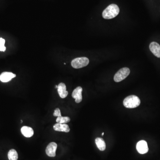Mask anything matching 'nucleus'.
<instances>
[{
  "label": "nucleus",
  "instance_id": "obj_1",
  "mask_svg": "<svg viewBox=\"0 0 160 160\" xmlns=\"http://www.w3.org/2000/svg\"><path fill=\"white\" fill-rule=\"evenodd\" d=\"M120 9L116 4L109 5L102 13V17L106 19H111L115 18L119 14Z\"/></svg>",
  "mask_w": 160,
  "mask_h": 160
},
{
  "label": "nucleus",
  "instance_id": "obj_2",
  "mask_svg": "<svg viewBox=\"0 0 160 160\" xmlns=\"http://www.w3.org/2000/svg\"><path fill=\"white\" fill-rule=\"evenodd\" d=\"M141 103L139 97L135 95H130L124 100L123 105L125 107L133 109L138 107Z\"/></svg>",
  "mask_w": 160,
  "mask_h": 160
},
{
  "label": "nucleus",
  "instance_id": "obj_3",
  "mask_svg": "<svg viewBox=\"0 0 160 160\" xmlns=\"http://www.w3.org/2000/svg\"><path fill=\"white\" fill-rule=\"evenodd\" d=\"M89 62V59L87 57H78L73 60L71 62V65L75 69H80L87 66Z\"/></svg>",
  "mask_w": 160,
  "mask_h": 160
},
{
  "label": "nucleus",
  "instance_id": "obj_4",
  "mask_svg": "<svg viewBox=\"0 0 160 160\" xmlns=\"http://www.w3.org/2000/svg\"><path fill=\"white\" fill-rule=\"evenodd\" d=\"M130 70L127 67H124L120 69L115 74L114 77V80L116 82H119L126 78L130 73Z\"/></svg>",
  "mask_w": 160,
  "mask_h": 160
},
{
  "label": "nucleus",
  "instance_id": "obj_5",
  "mask_svg": "<svg viewBox=\"0 0 160 160\" xmlns=\"http://www.w3.org/2000/svg\"><path fill=\"white\" fill-rule=\"evenodd\" d=\"M57 149V144L55 142L50 143L45 149L46 154L50 157H54L56 156V151Z\"/></svg>",
  "mask_w": 160,
  "mask_h": 160
},
{
  "label": "nucleus",
  "instance_id": "obj_6",
  "mask_svg": "<svg viewBox=\"0 0 160 160\" xmlns=\"http://www.w3.org/2000/svg\"><path fill=\"white\" fill-rule=\"evenodd\" d=\"M82 88L80 87H77L73 92L72 96L75 99V102L77 103H80L82 101Z\"/></svg>",
  "mask_w": 160,
  "mask_h": 160
},
{
  "label": "nucleus",
  "instance_id": "obj_7",
  "mask_svg": "<svg viewBox=\"0 0 160 160\" xmlns=\"http://www.w3.org/2000/svg\"><path fill=\"white\" fill-rule=\"evenodd\" d=\"M137 150L140 154H145L147 153L149 150L147 143L145 141H141L138 142L137 144Z\"/></svg>",
  "mask_w": 160,
  "mask_h": 160
},
{
  "label": "nucleus",
  "instance_id": "obj_8",
  "mask_svg": "<svg viewBox=\"0 0 160 160\" xmlns=\"http://www.w3.org/2000/svg\"><path fill=\"white\" fill-rule=\"evenodd\" d=\"M149 49L157 57L160 58V45L156 42H152L149 45Z\"/></svg>",
  "mask_w": 160,
  "mask_h": 160
},
{
  "label": "nucleus",
  "instance_id": "obj_9",
  "mask_svg": "<svg viewBox=\"0 0 160 160\" xmlns=\"http://www.w3.org/2000/svg\"><path fill=\"white\" fill-rule=\"evenodd\" d=\"M15 74L11 72H3L0 75V80L3 82H7L10 81L12 78L16 77Z\"/></svg>",
  "mask_w": 160,
  "mask_h": 160
},
{
  "label": "nucleus",
  "instance_id": "obj_10",
  "mask_svg": "<svg viewBox=\"0 0 160 160\" xmlns=\"http://www.w3.org/2000/svg\"><path fill=\"white\" fill-rule=\"evenodd\" d=\"M58 94L61 98H66L68 94V92L66 90V85L64 83H60L59 84L57 88Z\"/></svg>",
  "mask_w": 160,
  "mask_h": 160
},
{
  "label": "nucleus",
  "instance_id": "obj_11",
  "mask_svg": "<svg viewBox=\"0 0 160 160\" xmlns=\"http://www.w3.org/2000/svg\"><path fill=\"white\" fill-rule=\"evenodd\" d=\"M54 129L55 131L64 132H68L70 131V128L69 126L66 124L57 123L54 126Z\"/></svg>",
  "mask_w": 160,
  "mask_h": 160
},
{
  "label": "nucleus",
  "instance_id": "obj_12",
  "mask_svg": "<svg viewBox=\"0 0 160 160\" xmlns=\"http://www.w3.org/2000/svg\"><path fill=\"white\" fill-rule=\"evenodd\" d=\"M21 132L23 135L26 138H30L32 137L34 134L33 129L28 126L22 127L21 128Z\"/></svg>",
  "mask_w": 160,
  "mask_h": 160
},
{
  "label": "nucleus",
  "instance_id": "obj_13",
  "mask_svg": "<svg viewBox=\"0 0 160 160\" xmlns=\"http://www.w3.org/2000/svg\"><path fill=\"white\" fill-rule=\"evenodd\" d=\"M95 143L99 150H101V151H104L106 149V143L102 138H96L95 139Z\"/></svg>",
  "mask_w": 160,
  "mask_h": 160
},
{
  "label": "nucleus",
  "instance_id": "obj_14",
  "mask_svg": "<svg viewBox=\"0 0 160 160\" xmlns=\"http://www.w3.org/2000/svg\"><path fill=\"white\" fill-rule=\"evenodd\" d=\"M8 157L9 160H17L18 156L17 151L14 149H10L8 154Z\"/></svg>",
  "mask_w": 160,
  "mask_h": 160
},
{
  "label": "nucleus",
  "instance_id": "obj_15",
  "mask_svg": "<svg viewBox=\"0 0 160 160\" xmlns=\"http://www.w3.org/2000/svg\"><path fill=\"white\" fill-rule=\"evenodd\" d=\"M70 121V118L68 116H58L56 119L57 123L66 124Z\"/></svg>",
  "mask_w": 160,
  "mask_h": 160
},
{
  "label": "nucleus",
  "instance_id": "obj_16",
  "mask_svg": "<svg viewBox=\"0 0 160 160\" xmlns=\"http://www.w3.org/2000/svg\"><path fill=\"white\" fill-rule=\"evenodd\" d=\"M5 40L2 38H0V51H5L6 50V47L4 46Z\"/></svg>",
  "mask_w": 160,
  "mask_h": 160
},
{
  "label": "nucleus",
  "instance_id": "obj_17",
  "mask_svg": "<svg viewBox=\"0 0 160 160\" xmlns=\"http://www.w3.org/2000/svg\"><path fill=\"white\" fill-rule=\"evenodd\" d=\"M53 115H54V116H57V117L61 116V112H60V111L59 109H56L55 110H54V112Z\"/></svg>",
  "mask_w": 160,
  "mask_h": 160
},
{
  "label": "nucleus",
  "instance_id": "obj_18",
  "mask_svg": "<svg viewBox=\"0 0 160 160\" xmlns=\"http://www.w3.org/2000/svg\"><path fill=\"white\" fill-rule=\"evenodd\" d=\"M57 88H58V86H55V88H57Z\"/></svg>",
  "mask_w": 160,
  "mask_h": 160
},
{
  "label": "nucleus",
  "instance_id": "obj_19",
  "mask_svg": "<svg viewBox=\"0 0 160 160\" xmlns=\"http://www.w3.org/2000/svg\"><path fill=\"white\" fill-rule=\"evenodd\" d=\"M104 132H103V133H102V136H103L104 135Z\"/></svg>",
  "mask_w": 160,
  "mask_h": 160
},
{
  "label": "nucleus",
  "instance_id": "obj_20",
  "mask_svg": "<svg viewBox=\"0 0 160 160\" xmlns=\"http://www.w3.org/2000/svg\"><path fill=\"white\" fill-rule=\"evenodd\" d=\"M22 122H23L22 120H21V123H22Z\"/></svg>",
  "mask_w": 160,
  "mask_h": 160
}]
</instances>
